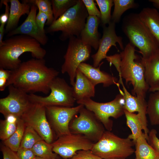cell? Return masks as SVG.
Returning <instances> with one entry per match:
<instances>
[{
  "label": "cell",
  "instance_id": "obj_1",
  "mask_svg": "<svg viewBox=\"0 0 159 159\" xmlns=\"http://www.w3.org/2000/svg\"><path fill=\"white\" fill-rule=\"evenodd\" d=\"M59 72L47 67L44 59L32 58L21 62L16 69L11 70L7 87L12 85L28 93L41 92L48 94L49 85Z\"/></svg>",
  "mask_w": 159,
  "mask_h": 159
},
{
  "label": "cell",
  "instance_id": "obj_2",
  "mask_svg": "<svg viewBox=\"0 0 159 159\" xmlns=\"http://www.w3.org/2000/svg\"><path fill=\"white\" fill-rule=\"evenodd\" d=\"M26 52L30 53L32 57L37 59L44 58L46 54L40 44L30 36L19 34L9 37L0 47V68L16 69L22 62L19 57Z\"/></svg>",
  "mask_w": 159,
  "mask_h": 159
},
{
  "label": "cell",
  "instance_id": "obj_3",
  "mask_svg": "<svg viewBox=\"0 0 159 159\" xmlns=\"http://www.w3.org/2000/svg\"><path fill=\"white\" fill-rule=\"evenodd\" d=\"M135 47L129 42L120 53L121 61L119 75L124 79L126 85L131 84L132 92L138 98L145 100L150 87L145 77V67L142 57L135 54Z\"/></svg>",
  "mask_w": 159,
  "mask_h": 159
},
{
  "label": "cell",
  "instance_id": "obj_4",
  "mask_svg": "<svg viewBox=\"0 0 159 159\" xmlns=\"http://www.w3.org/2000/svg\"><path fill=\"white\" fill-rule=\"evenodd\" d=\"M122 29L129 42L139 49L143 61L148 59L159 51L158 41L138 14L131 13L124 17Z\"/></svg>",
  "mask_w": 159,
  "mask_h": 159
},
{
  "label": "cell",
  "instance_id": "obj_5",
  "mask_svg": "<svg viewBox=\"0 0 159 159\" xmlns=\"http://www.w3.org/2000/svg\"><path fill=\"white\" fill-rule=\"evenodd\" d=\"M88 16L82 0H79L75 5L54 21L47 28L46 32L61 31L59 38L62 41L73 36L79 38Z\"/></svg>",
  "mask_w": 159,
  "mask_h": 159
},
{
  "label": "cell",
  "instance_id": "obj_6",
  "mask_svg": "<svg viewBox=\"0 0 159 159\" xmlns=\"http://www.w3.org/2000/svg\"><path fill=\"white\" fill-rule=\"evenodd\" d=\"M135 143L128 138H122L110 131L105 130L100 139L91 150L103 159H125L135 153Z\"/></svg>",
  "mask_w": 159,
  "mask_h": 159
},
{
  "label": "cell",
  "instance_id": "obj_7",
  "mask_svg": "<svg viewBox=\"0 0 159 159\" xmlns=\"http://www.w3.org/2000/svg\"><path fill=\"white\" fill-rule=\"evenodd\" d=\"M118 89L120 93L113 100L108 102H97L90 98L83 99L77 102L93 112L107 130L111 131L113 122L110 118L117 119L124 114V94L120 88Z\"/></svg>",
  "mask_w": 159,
  "mask_h": 159
},
{
  "label": "cell",
  "instance_id": "obj_8",
  "mask_svg": "<svg viewBox=\"0 0 159 159\" xmlns=\"http://www.w3.org/2000/svg\"><path fill=\"white\" fill-rule=\"evenodd\" d=\"M50 93L43 97L30 93L29 97L33 103L44 107L57 106L72 107L75 101L73 95L72 87H70L63 78L57 77L49 85Z\"/></svg>",
  "mask_w": 159,
  "mask_h": 159
},
{
  "label": "cell",
  "instance_id": "obj_9",
  "mask_svg": "<svg viewBox=\"0 0 159 159\" xmlns=\"http://www.w3.org/2000/svg\"><path fill=\"white\" fill-rule=\"evenodd\" d=\"M78 116L73 118L69 128L71 133L83 135L95 143L101 138L105 128L93 112L84 106L80 110Z\"/></svg>",
  "mask_w": 159,
  "mask_h": 159
},
{
  "label": "cell",
  "instance_id": "obj_10",
  "mask_svg": "<svg viewBox=\"0 0 159 159\" xmlns=\"http://www.w3.org/2000/svg\"><path fill=\"white\" fill-rule=\"evenodd\" d=\"M91 52V47L83 44L80 38L73 36L69 39L61 72L68 74L72 86L75 82L76 72L79 66L89 58Z\"/></svg>",
  "mask_w": 159,
  "mask_h": 159
},
{
  "label": "cell",
  "instance_id": "obj_11",
  "mask_svg": "<svg viewBox=\"0 0 159 159\" xmlns=\"http://www.w3.org/2000/svg\"><path fill=\"white\" fill-rule=\"evenodd\" d=\"M21 118L26 126L32 127L46 142L51 144L54 141L53 130L48 120L45 107L32 103Z\"/></svg>",
  "mask_w": 159,
  "mask_h": 159
},
{
  "label": "cell",
  "instance_id": "obj_12",
  "mask_svg": "<svg viewBox=\"0 0 159 159\" xmlns=\"http://www.w3.org/2000/svg\"><path fill=\"white\" fill-rule=\"evenodd\" d=\"M84 106L79 104L75 107L57 106L45 107L47 116L50 125L57 136L71 134L69 128L70 122Z\"/></svg>",
  "mask_w": 159,
  "mask_h": 159
},
{
  "label": "cell",
  "instance_id": "obj_13",
  "mask_svg": "<svg viewBox=\"0 0 159 159\" xmlns=\"http://www.w3.org/2000/svg\"><path fill=\"white\" fill-rule=\"evenodd\" d=\"M94 143L83 135L71 133L57 138L51 143L53 151L68 159L81 150H91Z\"/></svg>",
  "mask_w": 159,
  "mask_h": 159
},
{
  "label": "cell",
  "instance_id": "obj_14",
  "mask_svg": "<svg viewBox=\"0 0 159 159\" xmlns=\"http://www.w3.org/2000/svg\"><path fill=\"white\" fill-rule=\"evenodd\" d=\"M8 87V95L0 99V112L4 117L12 115L21 117L32 104L29 95L12 85Z\"/></svg>",
  "mask_w": 159,
  "mask_h": 159
},
{
  "label": "cell",
  "instance_id": "obj_15",
  "mask_svg": "<svg viewBox=\"0 0 159 159\" xmlns=\"http://www.w3.org/2000/svg\"><path fill=\"white\" fill-rule=\"evenodd\" d=\"M115 28V23L112 21L108 26H103V35L100 40L97 51L91 56L94 67H98L101 62L106 58L107 53L112 46H114L117 49L116 43L118 44L122 50L124 49L122 38L117 35Z\"/></svg>",
  "mask_w": 159,
  "mask_h": 159
},
{
  "label": "cell",
  "instance_id": "obj_16",
  "mask_svg": "<svg viewBox=\"0 0 159 159\" xmlns=\"http://www.w3.org/2000/svg\"><path fill=\"white\" fill-rule=\"evenodd\" d=\"M31 5L30 12L24 22L19 26L8 32L7 36L9 37L17 35H25L34 39L41 45H45L47 42L48 38L46 33L42 32L37 24L36 18L38 8L34 5Z\"/></svg>",
  "mask_w": 159,
  "mask_h": 159
},
{
  "label": "cell",
  "instance_id": "obj_17",
  "mask_svg": "<svg viewBox=\"0 0 159 159\" xmlns=\"http://www.w3.org/2000/svg\"><path fill=\"white\" fill-rule=\"evenodd\" d=\"M103 63H101L98 67H95L89 64L82 62L80 64L78 69L83 73L95 86L102 83L103 86L105 87L115 85L119 88L120 83L117 78L100 70V67Z\"/></svg>",
  "mask_w": 159,
  "mask_h": 159
},
{
  "label": "cell",
  "instance_id": "obj_18",
  "mask_svg": "<svg viewBox=\"0 0 159 159\" xmlns=\"http://www.w3.org/2000/svg\"><path fill=\"white\" fill-rule=\"evenodd\" d=\"M100 18L96 16H88L80 38L85 45L89 46L95 50L98 49L100 39L98 31Z\"/></svg>",
  "mask_w": 159,
  "mask_h": 159
},
{
  "label": "cell",
  "instance_id": "obj_19",
  "mask_svg": "<svg viewBox=\"0 0 159 159\" xmlns=\"http://www.w3.org/2000/svg\"><path fill=\"white\" fill-rule=\"evenodd\" d=\"M75 79L72 88L74 97L76 101L95 96V86L78 69L76 72Z\"/></svg>",
  "mask_w": 159,
  "mask_h": 159
},
{
  "label": "cell",
  "instance_id": "obj_20",
  "mask_svg": "<svg viewBox=\"0 0 159 159\" xmlns=\"http://www.w3.org/2000/svg\"><path fill=\"white\" fill-rule=\"evenodd\" d=\"M9 1L10 4L9 18L5 29V33H7L17 27L21 16L29 14L31 6L30 4L23 0L22 3L18 0Z\"/></svg>",
  "mask_w": 159,
  "mask_h": 159
},
{
  "label": "cell",
  "instance_id": "obj_21",
  "mask_svg": "<svg viewBox=\"0 0 159 159\" xmlns=\"http://www.w3.org/2000/svg\"><path fill=\"white\" fill-rule=\"evenodd\" d=\"M143 62L145 80L150 87L149 91L159 87V51L148 59Z\"/></svg>",
  "mask_w": 159,
  "mask_h": 159
},
{
  "label": "cell",
  "instance_id": "obj_22",
  "mask_svg": "<svg viewBox=\"0 0 159 159\" xmlns=\"http://www.w3.org/2000/svg\"><path fill=\"white\" fill-rule=\"evenodd\" d=\"M118 82L121 85L123 91L124 109L130 113L138 112L141 115H146L147 102L145 100H140L130 93L124 86L122 78H120Z\"/></svg>",
  "mask_w": 159,
  "mask_h": 159
},
{
  "label": "cell",
  "instance_id": "obj_23",
  "mask_svg": "<svg viewBox=\"0 0 159 159\" xmlns=\"http://www.w3.org/2000/svg\"><path fill=\"white\" fill-rule=\"evenodd\" d=\"M138 15L159 44V12L155 8L147 7L143 8Z\"/></svg>",
  "mask_w": 159,
  "mask_h": 159
},
{
  "label": "cell",
  "instance_id": "obj_24",
  "mask_svg": "<svg viewBox=\"0 0 159 159\" xmlns=\"http://www.w3.org/2000/svg\"><path fill=\"white\" fill-rule=\"evenodd\" d=\"M135 145L136 159H155L159 155L148 144L144 132L137 138Z\"/></svg>",
  "mask_w": 159,
  "mask_h": 159
},
{
  "label": "cell",
  "instance_id": "obj_25",
  "mask_svg": "<svg viewBox=\"0 0 159 159\" xmlns=\"http://www.w3.org/2000/svg\"><path fill=\"white\" fill-rule=\"evenodd\" d=\"M124 112L127 125L132 132L127 137L132 140L135 143L137 138L143 132L142 131L143 128L140 116L138 113H130L125 110Z\"/></svg>",
  "mask_w": 159,
  "mask_h": 159
},
{
  "label": "cell",
  "instance_id": "obj_26",
  "mask_svg": "<svg viewBox=\"0 0 159 159\" xmlns=\"http://www.w3.org/2000/svg\"><path fill=\"white\" fill-rule=\"evenodd\" d=\"M151 93L147 102V114L152 125L159 126V91Z\"/></svg>",
  "mask_w": 159,
  "mask_h": 159
},
{
  "label": "cell",
  "instance_id": "obj_27",
  "mask_svg": "<svg viewBox=\"0 0 159 159\" xmlns=\"http://www.w3.org/2000/svg\"><path fill=\"white\" fill-rule=\"evenodd\" d=\"M26 126L21 117L19 118L16 129L7 139L3 141L4 144L13 151L16 152L20 147Z\"/></svg>",
  "mask_w": 159,
  "mask_h": 159
},
{
  "label": "cell",
  "instance_id": "obj_28",
  "mask_svg": "<svg viewBox=\"0 0 159 159\" xmlns=\"http://www.w3.org/2000/svg\"><path fill=\"white\" fill-rule=\"evenodd\" d=\"M12 115L5 117L0 122V139L4 141L9 138L16 131L19 118Z\"/></svg>",
  "mask_w": 159,
  "mask_h": 159
},
{
  "label": "cell",
  "instance_id": "obj_29",
  "mask_svg": "<svg viewBox=\"0 0 159 159\" xmlns=\"http://www.w3.org/2000/svg\"><path fill=\"white\" fill-rule=\"evenodd\" d=\"M114 5L111 21L118 23L123 13L127 10L136 8L137 4L133 0H113Z\"/></svg>",
  "mask_w": 159,
  "mask_h": 159
},
{
  "label": "cell",
  "instance_id": "obj_30",
  "mask_svg": "<svg viewBox=\"0 0 159 159\" xmlns=\"http://www.w3.org/2000/svg\"><path fill=\"white\" fill-rule=\"evenodd\" d=\"M32 149L36 156L44 159H56L58 158V155L53 151L51 144L43 140L37 142Z\"/></svg>",
  "mask_w": 159,
  "mask_h": 159
},
{
  "label": "cell",
  "instance_id": "obj_31",
  "mask_svg": "<svg viewBox=\"0 0 159 159\" xmlns=\"http://www.w3.org/2000/svg\"><path fill=\"white\" fill-rule=\"evenodd\" d=\"M79 0H52L51 1L54 21L64 14L70 8L75 5Z\"/></svg>",
  "mask_w": 159,
  "mask_h": 159
},
{
  "label": "cell",
  "instance_id": "obj_32",
  "mask_svg": "<svg viewBox=\"0 0 159 159\" xmlns=\"http://www.w3.org/2000/svg\"><path fill=\"white\" fill-rule=\"evenodd\" d=\"M42 140L41 137L32 127L26 126L20 147L32 149L35 144Z\"/></svg>",
  "mask_w": 159,
  "mask_h": 159
},
{
  "label": "cell",
  "instance_id": "obj_33",
  "mask_svg": "<svg viewBox=\"0 0 159 159\" xmlns=\"http://www.w3.org/2000/svg\"><path fill=\"white\" fill-rule=\"evenodd\" d=\"M100 9V22L102 25L105 26L111 21V9L114 5L112 0H95Z\"/></svg>",
  "mask_w": 159,
  "mask_h": 159
},
{
  "label": "cell",
  "instance_id": "obj_34",
  "mask_svg": "<svg viewBox=\"0 0 159 159\" xmlns=\"http://www.w3.org/2000/svg\"><path fill=\"white\" fill-rule=\"evenodd\" d=\"M24 1L30 4L36 6L39 10L48 16V19L46 24L49 26L54 21L51 1L49 0H24Z\"/></svg>",
  "mask_w": 159,
  "mask_h": 159
},
{
  "label": "cell",
  "instance_id": "obj_35",
  "mask_svg": "<svg viewBox=\"0 0 159 159\" xmlns=\"http://www.w3.org/2000/svg\"><path fill=\"white\" fill-rule=\"evenodd\" d=\"M68 159H103L95 155L91 150H81L77 152L72 158Z\"/></svg>",
  "mask_w": 159,
  "mask_h": 159
},
{
  "label": "cell",
  "instance_id": "obj_36",
  "mask_svg": "<svg viewBox=\"0 0 159 159\" xmlns=\"http://www.w3.org/2000/svg\"><path fill=\"white\" fill-rule=\"evenodd\" d=\"M89 16H96L100 18V13L94 1L82 0Z\"/></svg>",
  "mask_w": 159,
  "mask_h": 159
},
{
  "label": "cell",
  "instance_id": "obj_37",
  "mask_svg": "<svg viewBox=\"0 0 159 159\" xmlns=\"http://www.w3.org/2000/svg\"><path fill=\"white\" fill-rule=\"evenodd\" d=\"M157 134L155 129H151L148 133L147 140L148 144L159 154V139L157 136Z\"/></svg>",
  "mask_w": 159,
  "mask_h": 159
},
{
  "label": "cell",
  "instance_id": "obj_38",
  "mask_svg": "<svg viewBox=\"0 0 159 159\" xmlns=\"http://www.w3.org/2000/svg\"><path fill=\"white\" fill-rule=\"evenodd\" d=\"M11 70L0 68V90H4L10 77Z\"/></svg>",
  "mask_w": 159,
  "mask_h": 159
},
{
  "label": "cell",
  "instance_id": "obj_39",
  "mask_svg": "<svg viewBox=\"0 0 159 159\" xmlns=\"http://www.w3.org/2000/svg\"><path fill=\"white\" fill-rule=\"evenodd\" d=\"M16 153L19 159H33L36 156L32 149L20 147Z\"/></svg>",
  "mask_w": 159,
  "mask_h": 159
},
{
  "label": "cell",
  "instance_id": "obj_40",
  "mask_svg": "<svg viewBox=\"0 0 159 159\" xmlns=\"http://www.w3.org/2000/svg\"><path fill=\"white\" fill-rule=\"evenodd\" d=\"M48 19V16L45 13L39 10L36 16V22L39 29L44 33H46L44 26Z\"/></svg>",
  "mask_w": 159,
  "mask_h": 159
},
{
  "label": "cell",
  "instance_id": "obj_41",
  "mask_svg": "<svg viewBox=\"0 0 159 159\" xmlns=\"http://www.w3.org/2000/svg\"><path fill=\"white\" fill-rule=\"evenodd\" d=\"M8 0H1V4H3L5 6L4 12L0 16V22L1 25L5 26L9 20V15L10 7L9 5Z\"/></svg>",
  "mask_w": 159,
  "mask_h": 159
},
{
  "label": "cell",
  "instance_id": "obj_42",
  "mask_svg": "<svg viewBox=\"0 0 159 159\" xmlns=\"http://www.w3.org/2000/svg\"><path fill=\"white\" fill-rule=\"evenodd\" d=\"M1 150L3 156V159H19L16 153L4 144L1 146Z\"/></svg>",
  "mask_w": 159,
  "mask_h": 159
},
{
  "label": "cell",
  "instance_id": "obj_43",
  "mask_svg": "<svg viewBox=\"0 0 159 159\" xmlns=\"http://www.w3.org/2000/svg\"><path fill=\"white\" fill-rule=\"evenodd\" d=\"M106 59L110 63V65L113 64L117 71L119 70L121 61L120 54H115L113 55L107 56Z\"/></svg>",
  "mask_w": 159,
  "mask_h": 159
},
{
  "label": "cell",
  "instance_id": "obj_44",
  "mask_svg": "<svg viewBox=\"0 0 159 159\" xmlns=\"http://www.w3.org/2000/svg\"><path fill=\"white\" fill-rule=\"evenodd\" d=\"M5 26L1 25L0 26V47L4 44L3 38L4 33H5Z\"/></svg>",
  "mask_w": 159,
  "mask_h": 159
},
{
  "label": "cell",
  "instance_id": "obj_45",
  "mask_svg": "<svg viewBox=\"0 0 159 159\" xmlns=\"http://www.w3.org/2000/svg\"><path fill=\"white\" fill-rule=\"evenodd\" d=\"M149 1L152 2L155 6L159 9V0H150Z\"/></svg>",
  "mask_w": 159,
  "mask_h": 159
},
{
  "label": "cell",
  "instance_id": "obj_46",
  "mask_svg": "<svg viewBox=\"0 0 159 159\" xmlns=\"http://www.w3.org/2000/svg\"><path fill=\"white\" fill-rule=\"evenodd\" d=\"M150 92H154L155 91H159V87L154 88L149 91Z\"/></svg>",
  "mask_w": 159,
  "mask_h": 159
},
{
  "label": "cell",
  "instance_id": "obj_47",
  "mask_svg": "<svg viewBox=\"0 0 159 159\" xmlns=\"http://www.w3.org/2000/svg\"><path fill=\"white\" fill-rule=\"evenodd\" d=\"M33 159H44L41 158V157L37 156H36Z\"/></svg>",
  "mask_w": 159,
  "mask_h": 159
},
{
  "label": "cell",
  "instance_id": "obj_48",
  "mask_svg": "<svg viewBox=\"0 0 159 159\" xmlns=\"http://www.w3.org/2000/svg\"><path fill=\"white\" fill-rule=\"evenodd\" d=\"M155 159H159V155L157 156Z\"/></svg>",
  "mask_w": 159,
  "mask_h": 159
},
{
  "label": "cell",
  "instance_id": "obj_49",
  "mask_svg": "<svg viewBox=\"0 0 159 159\" xmlns=\"http://www.w3.org/2000/svg\"><path fill=\"white\" fill-rule=\"evenodd\" d=\"M122 159V158H114V159ZM135 159H136L135 158Z\"/></svg>",
  "mask_w": 159,
  "mask_h": 159
},
{
  "label": "cell",
  "instance_id": "obj_50",
  "mask_svg": "<svg viewBox=\"0 0 159 159\" xmlns=\"http://www.w3.org/2000/svg\"><path fill=\"white\" fill-rule=\"evenodd\" d=\"M56 159H59V158H56Z\"/></svg>",
  "mask_w": 159,
  "mask_h": 159
}]
</instances>
